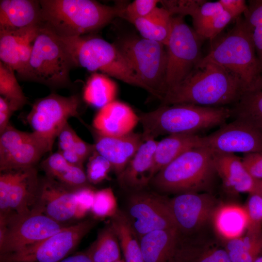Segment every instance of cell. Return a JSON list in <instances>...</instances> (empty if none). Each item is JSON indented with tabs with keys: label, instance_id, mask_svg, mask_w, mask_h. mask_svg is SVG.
<instances>
[{
	"label": "cell",
	"instance_id": "6da1fadb",
	"mask_svg": "<svg viewBox=\"0 0 262 262\" xmlns=\"http://www.w3.org/2000/svg\"><path fill=\"white\" fill-rule=\"evenodd\" d=\"M244 92L240 80L231 72L213 63L200 62L181 82L168 89L161 100L163 105L226 107L234 104Z\"/></svg>",
	"mask_w": 262,
	"mask_h": 262
},
{
	"label": "cell",
	"instance_id": "7a4b0ae2",
	"mask_svg": "<svg viewBox=\"0 0 262 262\" xmlns=\"http://www.w3.org/2000/svg\"><path fill=\"white\" fill-rule=\"evenodd\" d=\"M42 23L62 37L87 35L121 17L126 5L92 0H40Z\"/></svg>",
	"mask_w": 262,
	"mask_h": 262
},
{
	"label": "cell",
	"instance_id": "3957f363",
	"mask_svg": "<svg viewBox=\"0 0 262 262\" xmlns=\"http://www.w3.org/2000/svg\"><path fill=\"white\" fill-rule=\"evenodd\" d=\"M143 139L164 134H195L221 126L232 116L230 108L191 104L165 105L138 115Z\"/></svg>",
	"mask_w": 262,
	"mask_h": 262
},
{
	"label": "cell",
	"instance_id": "277c9868",
	"mask_svg": "<svg viewBox=\"0 0 262 262\" xmlns=\"http://www.w3.org/2000/svg\"><path fill=\"white\" fill-rule=\"evenodd\" d=\"M216 176L213 151L200 147L178 156L159 171L149 185L164 195L210 192Z\"/></svg>",
	"mask_w": 262,
	"mask_h": 262
},
{
	"label": "cell",
	"instance_id": "5b68a950",
	"mask_svg": "<svg viewBox=\"0 0 262 262\" xmlns=\"http://www.w3.org/2000/svg\"><path fill=\"white\" fill-rule=\"evenodd\" d=\"M235 20L230 31L212 40L209 52L199 63H213L229 71L240 80L245 91L262 78V68L244 17Z\"/></svg>",
	"mask_w": 262,
	"mask_h": 262
},
{
	"label": "cell",
	"instance_id": "8992f818",
	"mask_svg": "<svg viewBox=\"0 0 262 262\" xmlns=\"http://www.w3.org/2000/svg\"><path fill=\"white\" fill-rule=\"evenodd\" d=\"M74 67L60 37L41 23L35 38L27 66L18 78L57 88L71 84L70 69Z\"/></svg>",
	"mask_w": 262,
	"mask_h": 262
},
{
	"label": "cell",
	"instance_id": "52a82bcc",
	"mask_svg": "<svg viewBox=\"0 0 262 262\" xmlns=\"http://www.w3.org/2000/svg\"><path fill=\"white\" fill-rule=\"evenodd\" d=\"M60 37L74 67H83L92 72L100 71L145 90L127 58L115 44L93 35Z\"/></svg>",
	"mask_w": 262,
	"mask_h": 262
},
{
	"label": "cell",
	"instance_id": "ba28073f",
	"mask_svg": "<svg viewBox=\"0 0 262 262\" xmlns=\"http://www.w3.org/2000/svg\"><path fill=\"white\" fill-rule=\"evenodd\" d=\"M115 44L127 58L145 90L161 100L166 91L165 46L134 36L121 39Z\"/></svg>",
	"mask_w": 262,
	"mask_h": 262
},
{
	"label": "cell",
	"instance_id": "9c48e42d",
	"mask_svg": "<svg viewBox=\"0 0 262 262\" xmlns=\"http://www.w3.org/2000/svg\"><path fill=\"white\" fill-rule=\"evenodd\" d=\"M67 226L49 218L36 206L26 213L0 219V256L25 249Z\"/></svg>",
	"mask_w": 262,
	"mask_h": 262
},
{
	"label": "cell",
	"instance_id": "30bf717a",
	"mask_svg": "<svg viewBox=\"0 0 262 262\" xmlns=\"http://www.w3.org/2000/svg\"><path fill=\"white\" fill-rule=\"evenodd\" d=\"M183 17L173 16L172 31L165 46L166 91L185 79L203 57L201 46L204 40L185 22Z\"/></svg>",
	"mask_w": 262,
	"mask_h": 262
},
{
	"label": "cell",
	"instance_id": "8fae6325",
	"mask_svg": "<svg viewBox=\"0 0 262 262\" xmlns=\"http://www.w3.org/2000/svg\"><path fill=\"white\" fill-rule=\"evenodd\" d=\"M96 224V219H87L68 225L25 249L0 256V262H59L71 253Z\"/></svg>",
	"mask_w": 262,
	"mask_h": 262
},
{
	"label": "cell",
	"instance_id": "7c38bea8",
	"mask_svg": "<svg viewBox=\"0 0 262 262\" xmlns=\"http://www.w3.org/2000/svg\"><path fill=\"white\" fill-rule=\"evenodd\" d=\"M80 99L77 95L68 97L55 93L37 99L27 120L33 131L48 145L50 151L55 138L71 117L79 118Z\"/></svg>",
	"mask_w": 262,
	"mask_h": 262
},
{
	"label": "cell",
	"instance_id": "4fadbf2b",
	"mask_svg": "<svg viewBox=\"0 0 262 262\" xmlns=\"http://www.w3.org/2000/svg\"><path fill=\"white\" fill-rule=\"evenodd\" d=\"M139 239L152 231L177 229L169 198L156 192H133L124 211Z\"/></svg>",
	"mask_w": 262,
	"mask_h": 262
},
{
	"label": "cell",
	"instance_id": "5bb4252c",
	"mask_svg": "<svg viewBox=\"0 0 262 262\" xmlns=\"http://www.w3.org/2000/svg\"><path fill=\"white\" fill-rule=\"evenodd\" d=\"M40 183L35 166L0 171V218L29 212L36 204Z\"/></svg>",
	"mask_w": 262,
	"mask_h": 262
},
{
	"label": "cell",
	"instance_id": "9a60e30c",
	"mask_svg": "<svg viewBox=\"0 0 262 262\" xmlns=\"http://www.w3.org/2000/svg\"><path fill=\"white\" fill-rule=\"evenodd\" d=\"M220 203L211 192L185 193L169 198L178 231L185 238L200 236L201 231L212 223Z\"/></svg>",
	"mask_w": 262,
	"mask_h": 262
},
{
	"label": "cell",
	"instance_id": "2e32d148",
	"mask_svg": "<svg viewBox=\"0 0 262 262\" xmlns=\"http://www.w3.org/2000/svg\"><path fill=\"white\" fill-rule=\"evenodd\" d=\"M0 171L35 166L50 150L33 131L18 130L9 123L0 133Z\"/></svg>",
	"mask_w": 262,
	"mask_h": 262
},
{
	"label": "cell",
	"instance_id": "e0dca14e",
	"mask_svg": "<svg viewBox=\"0 0 262 262\" xmlns=\"http://www.w3.org/2000/svg\"><path fill=\"white\" fill-rule=\"evenodd\" d=\"M172 16H190L194 30L203 40L214 39L228 24V18L219 1L202 0H160Z\"/></svg>",
	"mask_w": 262,
	"mask_h": 262
},
{
	"label": "cell",
	"instance_id": "ac0fdd59",
	"mask_svg": "<svg viewBox=\"0 0 262 262\" xmlns=\"http://www.w3.org/2000/svg\"><path fill=\"white\" fill-rule=\"evenodd\" d=\"M201 147L217 152L244 154L262 152V130L235 119L210 134L200 136Z\"/></svg>",
	"mask_w": 262,
	"mask_h": 262
},
{
	"label": "cell",
	"instance_id": "d6986e66",
	"mask_svg": "<svg viewBox=\"0 0 262 262\" xmlns=\"http://www.w3.org/2000/svg\"><path fill=\"white\" fill-rule=\"evenodd\" d=\"M75 191L45 176L40 178L35 206L55 221L70 225L71 221L79 220Z\"/></svg>",
	"mask_w": 262,
	"mask_h": 262
},
{
	"label": "cell",
	"instance_id": "ffe728a7",
	"mask_svg": "<svg viewBox=\"0 0 262 262\" xmlns=\"http://www.w3.org/2000/svg\"><path fill=\"white\" fill-rule=\"evenodd\" d=\"M213 152L215 171L225 192L231 195L242 193L261 195L259 180L248 173L241 158L232 153Z\"/></svg>",
	"mask_w": 262,
	"mask_h": 262
},
{
	"label": "cell",
	"instance_id": "44dd1931",
	"mask_svg": "<svg viewBox=\"0 0 262 262\" xmlns=\"http://www.w3.org/2000/svg\"><path fill=\"white\" fill-rule=\"evenodd\" d=\"M158 141L147 138L143 141L124 170L117 176L123 188L133 192L143 190L155 176L154 154Z\"/></svg>",
	"mask_w": 262,
	"mask_h": 262
},
{
	"label": "cell",
	"instance_id": "7402d4cb",
	"mask_svg": "<svg viewBox=\"0 0 262 262\" xmlns=\"http://www.w3.org/2000/svg\"><path fill=\"white\" fill-rule=\"evenodd\" d=\"M139 117L123 102L114 100L100 108L93 120L96 132L103 135L118 137L132 132Z\"/></svg>",
	"mask_w": 262,
	"mask_h": 262
},
{
	"label": "cell",
	"instance_id": "603a6c76",
	"mask_svg": "<svg viewBox=\"0 0 262 262\" xmlns=\"http://www.w3.org/2000/svg\"><path fill=\"white\" fill-rule=\"evenodd\" d=\"M95 150L111 164L117 177L124 170L143 141L142 134L133 132L113 137L96 132Z\"/></svg>",
	"mask_w": 262,
	"mask_h": 262
},
{
	"label": "cell",
	"instance_id": "cb8c5ba5",
	"mask_svg": "<svg viewBox=\"0 0 262 262\" xmlns=\"http://www.w3.org/2000/svg\"><path fill=\"white\" fill-rule=\"evenodd\" d=\"M183 237L177 229L159 230L139 239L144 262H179Z\"/></svg>",
	"mask_w": 262,
	"mask_h": 262
},
{
	"label": "cell",
	"instance_id": "d4e9b609",
	"mask_svg": "<svg viewBox=\"0 0 262 262\" xmlns=\"http://www.w3.org/2000/svg\"><path fill=\"white\" fill-rule=\"evenodd\" d=\"M41 23L39 0H0V30L23 31Z\"/></svg>",
	"mask_w": 262,
	"mask_h": 262
},
{
	"label": "cell",
	"instance_id": "484cf974",
	"mask_svg": "<svg viewBox=\"0 0 262 262\" xmlns=\"http://www.w3.org/2000/svg\"><path fill=\"white\" fill-rule=\"evenodd\" d=\"M248 223L244 206L231 203L220 202L212 220L213 228L222 243L244 235Z\"/></svg>",
	"mask_w": 262,
	"mask_h": 262
},
{
	"label": "cell",
	"instance_id": "4316f807",
	"mask_svg": "<svg viewBox=\"0 0 262 262\" xmlns=\"http://www.w3.org/2000/svg\"><path fill=\"white\" fill-rule=\"evenodd\" d=\"M46 176L71 189L91 186L84 168L67 161L59 152L50 154L40 164Z\"/></svg>",
	"mask_w": 262,
	"mask_h": 262
},
{
	"label": "cell",
	"instance_id": "83f0119b",
	"mask_svg": "<svg viewBox=\"0 0 262 262\" xmlns=\"http://www.w3.org/2000/svg\"><path fill=\"white\" fill-rule=\"evenodd\" d=\"M179 262H231L220 241H205L200 237L184 238Z\"/></svg>",
	"mask_w": 262,
	"mask_h": 262
},
{
	"label": "cell",
	"instance_id": "f1b7e54d",
	"mask_svg": "<svg viewBox=\"0 0 262 262\" xmlns=\"http://www.w3.org/2000/svg\"><path fill=\"white\" fill-rule=\"evenodd\" d=\"M200 147V136L195 134H171L158 141L154 154L155 175L183 153Z\"/></svg>",
	"mask_w": 262,
	"mask_h": 262
},
{
	"label": "cell",
	"instance_id": "f546056e",
	"mask_svg": "<svg viewBox=\"0 0 262 262\" xmlns=\"http://www.w3.org/2000/svg\"><path fill=\"white\" fill-rule=\"evenodd\" d=\"M173 16L163 7H157L147 16L131 20L142 37L167 44L172 28Z\"/></svg>",
	"mask_w": 262,
	"mask_h": 262
},
{
	"label": "cell",
	"instance_id": "4dcf8cb0",
	"mask_svg": "<svg viewBox=\"0 0 262 262\" xmlns=\"http://www.w3.org/2000/svg\"><path fill=\"white\" fill-rule=\"evenodd\" d=\"M110 224L118 238L125 262H144L139 239L124 211L119 209Z\"/></svg>",
	"mask_w": 262,
	"mask_h": 262
},
{
	"label": "cell",
	"instance_id": "1f68e13d",
	"mask_svg": "<svg viewBox=\"0 0 262 262\" xmlns=\"http://www.w3.org/2000/svg\"><path fill=\"white\" fill-rule=\"evenodd\" d=\"M230 108L235 119L262 130V78L253 88L244 91Z\"/></svg>",
	"mask_w": 262,
	"mask_h": 262
},
{
	"label": "cell",
	"instance_id": "d6a6232c",
	"mask_svg": "<svg viewBox=\"0 0 262 262\" xmlns=\"http://www.w3.org/2000/svg\"><path fill=\"white\" fill-rule=\"evenodd\" d=\"M222 244L231 262H253L262 256V230L255 233L246 232Z\"/></svg>",
	"mask_w": 262,
	"mask_h": 262
},
{
	"label": "cell",
	"instance_id": "836d02e7",
	"mask_svg": "<svg viewBox=\"0 0 262 262\" xmlns=\"http://www.w3.org/2000/svg\"><path fill=\"white\" fill-rule=\"evenodd\" d=\"M121 251L117 235L110 224L98 232L85 252L93 262H114L121 259Z\"/></svg>",
	"mask_w": 262,
	"mask_h": 262
},
{
	"label": "cell",
	"instance_id": "e575fe53",
	"mask_svg": "<svg viewBox=\"0 0 262 262\" xmlns=\"http://www.w3.org/2000/svg\"><path fill=\"white\" fill-rule=\"evenodd\" d=\"M117 91L114 81L105 74L94 73L84 86L83 98L88 104L101 108L115 100Z\"/></svg>",
	"mask_w": 262,
	"mask_h": 262
},
{
	"label": "cell",
	"instance_id": "d590c367",
	"mask_svg": "<svg viewBox=\"0 0 262 262\" xmlns=\"http://www.w3.org/2000/svg\"><path fill=\"white\" fill-rule=\"evenodd\" d=\"M14 70L0 61V94L6 99L15 112L21 109L27 99L19 85Z\"/></svg>",
	"mask_w": 262,
	"mask_h": 262
},
{
	"label": "cell",
	"instance_id": "8d00e7d4",
	"mask_svg": "<svg viewBox=\"0 0 262 262\" xmlns=\"http://www.w3.org/2000/svg\"><path fill=\"white\" fill-rule=\"evenodd\" d=\"M243 14L262 68V0H249Z\"/></svg>",
	"mask_w": 262,
	"mask_h": 262
},
{
	"label": "cell",
	"instance_id": "74e56055",
	"mask_svg": "<svg viewBox=\"0 0 262 262\" xmlns=\"http://www.w3.org/2000/svg\"><path fill=\"white\" fill-rule=\"evenodd\" d=\"M30 29L19 31L0 30V62L16 72L19 68L18 45L22 36Z\"/></svg>",
	"mask_w": 262,
	"mask_h": 262
},
{
	"label": "cell",
	"instance_id": "f35d334b",
	"mask_svg": "<svg viewBox=\"0 0 262 262\" xmlns=\"http://www.w3.org/2000/svg\"><path fill=\"white\" fill-rule=\"evenodd\" d=\"M119 209L117 200L110 187L96 191L91 212L95 219L111 218Z\"/></svg>",
	"mask_w": 262,
	"mask_h": 262
},
{
	"label": "cell",
	"instance_id": "ab89813d",
	"mask_svg": "<svg viewBox=\"0 0 262 262\" xmlns=\"http://www.w3.org/2000/svg\"><path fill=\"white\" fill-rule=\"evenodd\" d=\"M78 135L68 122L58 136L59 152L69 163L82 167L83 163L75 152V142Z\"/></svg>",
	"mask_w": 262,
	"mask_h": 262
},
{
	"label": "cell",
	"instance_id": "60d3db41",
	"mask_svg": "<svg viewBox=\"0 0 262 262\" xmlns=\"http://www.w3.org/2000/svg\"><path fill=\"white\" fill-rule=\"evenodd\" d=\"M113 170L110 162L95 149L88 158L86 174L91 184L101 182L108 178V174Z\"/></svg>",
	"mask_w": 262,
	"mask_h": 262
},
{
	"label": "cell",
	"instance_id": "b9f144b4",
	"mask_svg": "<svg viewBox=\"0 0 262 262\" xmlns=\"http://www.w3.org/2000/svg\"><path fill=\"white\" fill-rule=\"evenodd\" d=\"M246 212L248 223L247 232L255 233L262 230V196L259 193L249 194L244 206Z\"/></svg>",
	"mask_w": 262,
	"mask_h": 262
},
{
	"label": "cell",
	"instance_id": "7bdbcfd3",
	"mask_svg": "<svg viewBox=\"0 0 262 262\" xmlns=\"http://www.w3.org/2000/svg\"><path fill=\"white\" fill-rule=\"evenodd\" d=\"M160 0H135L127 4L123 9L121 17L131 22V20L145 17L155 8Z\"/></svg>",
	"mask_w": 262,
	"mask_h": 262
},
{
	"label": "cell",
	"instance_id": "ee69618b",
	"mask_svg": "<svg viewBox=\"0 0 262 262\" xmlns=\"http://www.w3.org/2000/svg\"><path fill=\"white\" fill-rule=\"evenodd\" d=\"M39 26L28 30L19 41L18 45L19 68L18 72H16L17 75L20 74L28 65L32 54L33 44Z\"/></svg>",
	"mask_w": 262,
	"mask_h": 262
},
{
	"label": "cell",
	"instance_id": "f6af8a7d",
	"mask_svg": "<svg viewBox=\"0 0 262 262\" xmlns=\"http://www.w3.org/2000/svg\"><path fill=\"white\" fill-rule=\"evenodd\" d=\"M96 190L92 186L83 187L75 191L79 220L82 219L91 211Z\"/></svg>",
	"mask_w": 262,
	"mask_h": 262
},
{
	"label": "cell",
	"instance_id": "bcb514c9",
	"mask_svg": "<svg viewBox=\"0 0 262 262\" xmlns=\"http://www.w3.org/2000/svg\"><path fill=\"white\" fill-rule=\"evenodd\" d=\"M242 162L254 179L262 180V152L244 154Z\"/></svg>",
	"mask_w": 262,
	"mask_h": 262
},
{
	"label": "cell",
	"instance_id": "7dc6e473",
	"mask_svg": "<svg viewBox=\"0 0 262 262\" xmlns=\"http://www.w3.org/2000/svg\"><path fill=\"white\" fill-rule=\"evenodd\" d=\"M224 10L228 12L233 19H236L247 9V4L244 0H219Z\"/></svg>",
	"mask_w": 262,
	"mask_h": 262
},
{
	"label": "cell",
	"instance_id": "c3c4849f",
	"mask_svg": "<svg viewBox=\"0 0 262 262\" xmlns=\"http://www.w3.org/2000/svg\"><path fill=\"white\" fill-rule=\"evenodd\" d=\"M14 112L9 101L0 96V133L10 123V118Z\"/></svg>",
	"mask_w": 262,
	"mask_h": 262
},
{
	"label": "cell",
	"instance_id": "681fc988",
	"mask_svg": "<svg viewBox=\"0 0 262 262\" xmlns=\"http://www.w3.org/2000/svg\"><path fill=\"white\" fill-rule=\"evenodd\" d=\"M59 262H93L85 252L68 256Z\"/></svg>",
	"mask_w": 262,
	"mask_h": 262
},
{
	"label": "cell",
	"instance_id": "f907efd6",
	"mask_svg": "<svg viewBox=\"0 0 262 262\" xmlns=\"http://www.w3.org/2000/svg\"><path fill=\"white\" fill-rule=\"evenodd\" d=\"M253 262H262V256L258 258Z\"/></svg>",
	"mask_w": 262,
	"mask_h": 262
},
{
	"label": "cell",
	"instance_id": "816d5d0a",
	"mask_svg": "<svg viewBox=\"0 0 262 262\" xmlns=\"http://www.w3.org/2000/svg\"><path fill=\"white\" fill-rule=\"evenodd\" d=\"M259 181H260V189H261V193L262 196V180H259Z\"/></svg>",
	"mask_w": 262,
	"mask_h": 262
},
{
	"label": "cell",
	"instance_id": "f5cc1de1",
	"mask_svg": "<svg viewBox=\"0 0 262 262\" xmlns=\"http://www.w3.org/2000/svg\"><path fill=\"white\" fill-rule=\"evenodd\" d=\"M114 262H125V261L124 260V259L122 260V259H120L119 260H117L116 261H115Z\"/></svg>",
	"mask_w": 262,
	"mask_h": 262
}]
</instances>
